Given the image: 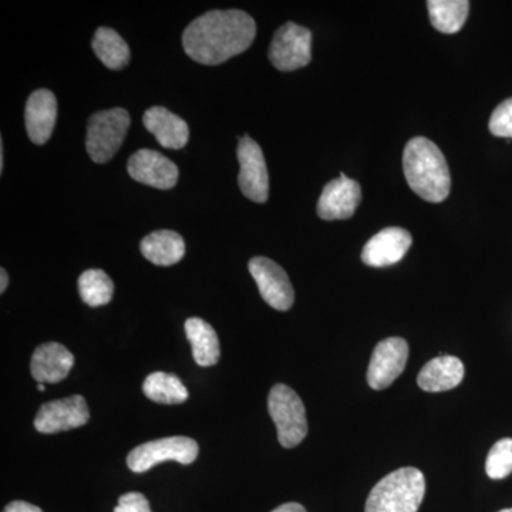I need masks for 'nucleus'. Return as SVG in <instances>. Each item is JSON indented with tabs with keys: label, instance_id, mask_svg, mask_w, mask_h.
I'll return each instance as SVG.
<instances>
[{
	"label": "nucleus",
	"instance_id": "26",
	"mask_svg": "<svg viewBox=\"0 0 512 512\" xmlns=\"http://www.w3.org/2000/svg\"><path fill=\"white\" fill-rule=\"evenodd\" d=\"M488 128L495 137L512 138V97L493 111Z\"/></svg>",
	"mask_w": 512,
	"mask_h": 512
},
{
	"label": "nucleus",
	"instance_id": "5",
	"mask_svg": "<svg viewBox=\"0 0 512 512\" xmlns=\"http://www.w3.org/2000/svg\"><path fill=\"white\" fill-rule=\"evenodd\" d=\"M130 123V114L121 107L99 111L90 117L86 148L94 163L104 164L116 156L127 136Z\"/></svg>",
	"mask_w": 512,
	"mask_h": 512
},
{
	"label": "nucleus",
	"instance_id": "21",
	"mask_svg": "<svg viewBox=\"0 0 512 512\" xmlns=\"http://www.w3.org/2000/svg\"><path fill=\"white\" fill-rule=\"evenodd\" d=\"M94 53L111 70L124 69L130 62L131 52L126 40L114 29L99 28L92 42Z\"/></svg>",
	"mask_w": 512,
	"mask_h": 512
},
{
	"label": "nucleus",
	"instance_id": "6",
	"mask_svg": "<svg viewBox=\"0 0 512 512\" xmlns=\"http://www.w3.org/2000/svg\"><path fill=\"white\" fill-rule=\"evenodd\" d=\"M198 451L200 447L197 441L190 437H165V439L148 441L131 450L127 457V466L137 474L146 473L165 461H175L188 466L197 460Z\"/></svg>",
	"mask_w": 512,
	"mask_h": 512
},
{
	"label": "nucleus",
	"instance_id": "22",
	"mask_svg": "<svg viewBox=\"0 0 512 512\" xmlns=\"http://www.w3.org/2000/svg\"><path fill=\"white\" fill-rule=\"evenodd\" d=\"M430 22L434 29L451 35L466 23L470 2L467 0H430L427 2Z\"/></svg>",
	"mask_w": 512,
	"mask_h": 512
},
{
	"label": "nucleus",
	"instance_id": "13",
	"mask_svg": "<svg viewBox=\"0 0 512 512\" xmlns=\"http://www.w3.org/2000/svg\"><path fill=\"white\" fill-rule=\"evenodd\" d=\"M362 201V188L357 181L340 174L323 188L318 201V215L325 221L349 220Z\"/></svg>",
	"mask_w": 512,
	"mask_h": 512
},
{
	"label": "nucleus",
	"instance_id": "15",
	"mask_svg": "<svg viewBox=\"0 0 512 512\" xmlns=\"http://www.w3.org/2000/svg\"><path fill=\"white\" fill-rule=\"evenodd\" d=\"M57 119V100L50 90L40 89L26 101V131L33 143L43 146L52 137Z\"/></svg>",
	"mask_w": 512,
	"mask_h": 512
},
{
	"label": "nucleus",
	"instance_id": "25",
	"mask_svg": "<svg viewBox=\"0 0 512 512\" xmlns=\"http://www.w3.org/2000/svg\"><path fill=\"white\" fill-rule=\"evenodd\" d=\"M487 476L493 480H503L512 473V439L497 441L491 447L485 461Z\"/></svg>",
	"mask_w": 512,
	"mask_h": 512
},
{
	"label": "nucleus",
	"instance_id": "7",
	"mask_svg": "<svg viewBox=\"0 0 512 512\" xmlns=\"http://www.w3.org/2000/svg\"><path fill=\"white\" fill-rule=\"evenodd\" d=\"M269 60L281 72L308 66L312 59V32L288 22L276 30L268 52Z\"/></svg>",
	"mask_w": 512,
	"mask_h": 512
},
{
	"label": "nucleus",
	"instance_id": "23",
	"mask_svg": "<svg viewBox=\"0 0 512 512\" xmlns=\"http://www.w3.org/2000/svg\"><path fill=\"white\" fill-rule=\"evenodd\" d=\"M143 392L148 399L160 404H181L187 402L188 390L177 376L171 373L156 372L147 376Z\"/></svg>",
	"mask_w": 512,
	"mask_h": 512
},
{
	"label": "nucleus",
	"instance_id": "12",
	"mask_svg": "<svg viewBox=\"0 0 512 512\" xmlns=\"http://www.w3.org/2000/svg\"><path fill=\"white\" fill-rule=\"evenodd\" d=\"M127 171L133 180L150 185L157 190H171L178 183L177 165L158 151L138 150L130 157Z\"/></svg>",
	"mask_w": 512,
	"mask_h": 512
},
{
	"label": "nucleus",
	"instance_id": "14",
	"mask_svg": "<svg viewBox=\"0 0 512 512\" xmlns=\"http://www.w3.org/2000/svg\"><path fill=\"white\" fill-rule=\"evenodd\" d=\"M412 235L403 228L383 229L367 241L362 251V261L372 268H386L402 261L412 247Z\"/></svg>",
	"mask_w": 512,
	"mask_h": 512
},
{
	"label": "nucleus",
	"instance_id": "10",
	"mask_svg": "<svg viewBox=\"0 0 512 512\" xmlns=\"http://www.w3.org/2000/svg\"><path fill=\"white\" fill-rule=\"evenodd\" d=\"M409 359V345L402 338H387L377 343L367 369V383L372 389H387L402 375Z\"/></svg>",
	"mask_w": 512,
	"mask_h": 512
},
{
	"label": "nucleus",
	"instance_id": "20",
	"mask_svg": "<svg viewBox=\"0 0 512 512\" xmlns=\"http://www.w3.org/2000/svg\"><path fill=\"white\" fill-rule=\"evenodd\" d=\"M185 333L190 340L192 356L197 365L202 367L217 365L221 356L220 340L210 323L201 318H190L185 322Z\"/></svg>",
	"mask_w": 512,
	"mask_h": 512
},
{
	"label": "nucleus",
	"instance_id": "32",
	"mask_svg": "<svg viewBox=\"0 0 512 512\" xmlns=\"http://www.w3.org/2000/svg\"><path fill=\"white\" fill-rule=\"evenodd\" d=\"M37 390H39V392H45V390H46L45 383L37 384Z\"/></svg>",
	"mask_w": 512,
	"mask_h": 512
},
{
	"label": "nucleus",
	"instance_id": "4",
	"mask_svg": "<svg viewBox=\"0 0 512 512\" xmlns=\"http://www.w3.org/2000/svg\"><path fill=\"white\" fill-rule=\"evenodd\" d=\"M268 410L274 420L278 440L282 447L299 446L308 434V419L301 397L285 384L272 387L268 397Z\"/></svg>",
	"mask_w": 512,
	"mask_h": 512
},
{
	"label": "nucleus",
	"instance_id": "16",
	"mask_svg": "<svg viewBox=\"0 0 512 512\" xmlns=\"http://www.w3.org/2000/svg\"><path fill=\"white\" fill-rule=\"evenodd\" d=\"M74 356L69 349L56 342L37 346L30 362V372L37 383H59L69 376Z\"/></svg>",
	"mask_w": 512,
	"mask_h": 512
},
{
	"label": "nucleus",
	"instance_id": "2",
	"mask_svg": "<svg viewBox=\"0 0 512 512\" xmlns=\"http://www.w3.org/2000/svg\"><path fill=\"white\" fill-rule=\"evenodd\" d=\"M403 171L410 188L424 201L443 202L450 194L446 157L429 138H412L404 147Z\"/></svg>",
	"mask_w": 512,
	"mask_h": 512
},
{
	"label": "nucleus",
	"instance_id": "3",
	"mask_svg": "<svg viewBox=\"0 0 512 512\" xmlns=\"http://www.w3.org/2000/svg\"><path fill=\"white\" fill-rule=\"evenodd\" d=\"M424 494L423 473L414 467L399 468L370 491L365 512H417Z\"/></svg>",
	"mask_w": 512,
	"mask_h": 512
},
{
	"label": "nucleus",
	"instance_id": "30",
	"mask_svg": "<svg viewBox=\"0 0 512 512\" xmlns=\"http://www.w3.org/2000/svg\"><path fill=\"white\" fill-rule=\"evenodd\" d=\"M9 284V276L6 274V269L2 268L0 269V293H3L6 291V288H8Z\"/></svg>",
	"mask_w": 512,
	"mask_h": 512
},
{
	"label": "nucleus",
	"instance_id": "29",
	"mask_svg": "<svg viewBox=\"0 0 512 512\" xmlns=\"http://www.w3.org/2000/svg\"><path fill=\"white\" fill-rule=\"evenodd\" d=\"M272 512H306L303 505L298 503H288L284 505H279L278 508H275Z\"/></svg>",
	"mask_w": 512,
	"mask_h": 512
},
{
	"label": "nucleus",
	"instance_id": "24",
	"mask_svg": "<svg viewBox=\"0 0 512 512\" xmlns=\"http://www.w3.org/2000/svg\"><path fill=\"white\" fill-rule=\"evenodd\" d=\"M79 293L86 305L97 308L111 302L114 284L106 272L101 269H89L80 275Z\"/></svg>",
	"mask_w": 512,
	"mask_h": 512
},
{
	"label": "nucleus",
	"instance_id": "27",
	"mask_svg": "<svg viewBox=\"0 0 512 512\" xmlns=\"http://www.w3.org/2000/svg\"><path fill=\"white\" fill-rule=\"evenodd\" d=\"M114 512H153L150 503L141 493H127L119 498V505Z\"/></svg>",
	"mask_w": 512,
	"mask_h": 512
},
{
	"label": "nucleus",
	"instance_id": "8",
	"mask_svg": "<svg viewBox=\"0 0 512 512\" xmlns=\"http://www.w3.org/2000/svg\"><path fill=\"white\" fill-rule=\"evenodd\" d=\"M238 184L248 200L264 204L269 198V174L262 148L249 136L239 138Z\"/></svg>",
	"mask_w": 512,
	"mask_h": 512
},
{
	"label": "nucleus",
	"instance_id": "31",
	"mask_svg": "<svg viewBox=\"0 0 512 512\" xmlns=\"http://www.w3.org/2000/svg\"><path fill=\"white\" fill-rule=\"evenodd\" d=\"M3 165H5V151H3V143L0 144V171L3 173Z\"/></svg>",
	"mask_w": 512,
	"mask_h": 512
},
{
	"label": "nucleus",
	"instance_id": "28",
	"mask_svg": "<svg viewBox=\"0 0 512 512\" xmlns=\"http://www.w3.org/2000/svg\"><path fill=\"white\" fill-rule=\"evenodd\" d=\"M3 512H43L36 505L26 503V501H12L6 505Z\"/></svg>",
	"mask_w": 512,
	"mask_h": 512
},
{
	"label": "nucleus",
	"instance_id": "33",
	"mask_svg": "<svg viewBox=\"0 0 512 512\" xmlns=\"http://www.w3.org/2000/svg\"><path fill=\"white\" fill-rule=\"evenodd\" d=\"M498 512H512V508H505V510H501Z\"/></svg>",
	"mask_w": 512,
	"mask_h": 512
},
{
	"label": "nucleus",
	"instance_id": "11",
	"mask_svg": "<svg viewBox=\"0 0 512 512\" xmlns=\"http://www.w3.org/2000/svg\"><path fill=\"white\" fill-rule=\"evenodd\" d=\"M90 412L86 399L80 394L53 400L40 407L35 419V427L39 433L56 434L60 431L79 429L89 423Z\"/></svg>",
	"mask_w": 512,
	"mask_h": 512
},
{
	"label": "nucleus",
	"instance_id": "9",
	"mask_svg": "<svg viewBox=\"0 0 512 512\" xmlns=\"http://www.w3.org/2000/svg\"><path fill=\"white\" fill-rule=\"evenodd\" d=\"M248 268L262 298L269 306L281 312L292 308L295 292L282 266L265 256H255L249 261Z\"/></svg>",
	"mask_w": 512,
	"mask_h": 512
},
{
	"label": "nucleus",
	"instance_id": "18",
	"mask_svg": "<svg viewBox=\"0 0 512 512\" xmlns=\"http://www.w3.org/2000/svg\"><path fill=\"white\" fill-rule=\"evenodd\" d=\"M464 373L466 372H464L463 362L458 357H434L420 370L417 383L424 392H447L463 382Z\"/></svg>",
	"mask_w": 512,
	"mask_h": 512
},
{
	"label": "nucleus",
	"instance_id": "17",
	"mask_svg": "<svg viewBox=\"0 0 512 512\" xmlns=\"http://www.w3.org/2000/svg\"><path fill=\"white\" fill-rule=\"evenodd\" d=\"M144 127L154 134L158 143L171 150H180L187 146L190 128L185 120L171 113L165 107H151L143 116Z\"/></svg>",
	"mask_w": 512,
	"mask_h": 512
},
{
	"label": "nucleus",
	"instance_id": "1",
	"mask_svg": "<svg viewBox=\"0 0 512 512\" xmlns=\"http://www.w3.org/2000/svg\"><path fill=\"white\" fill-rule=\"evenodd\" d=\"M255 36V20L244 10H211L187 26L183 46L195 62L217 66L244 53Z\"/></svg>",
	"mask_w": 512,
	"mask_h": 512
},
{
	"label": "nucleus",
	"instance_id": "19",
	"mask_svg": "<svg viewBox=\"0 0 512 512\" xmlns=\"http://www.w3.org/2000/svg\"><path fill=\"white\" fill-rule=\"evenodd\" d=\"M141 254L148 261L158 266H171L178 264L185 255L184 238L175 231L151 232L141 241Z\"/></svg>",
	"mask_w": 512,
	"mask_h": 512
}]
</instances>
